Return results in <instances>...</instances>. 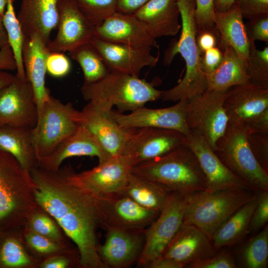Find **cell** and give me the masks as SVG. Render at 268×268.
Here are the masks:
<instances>
[{
    "label": "cell",
    "instance_id": "11a10c76",
    "mask_svg": "<svg viewBox=\"0 0 268 268\" xmlns=\"http://www.w3.org/2000/svg\"><path fill=\"white\" fill-rule=\"evenodd\" d=\"M184 266L173 260L160 257L152 260L147 268H182Z\"/></svg>",
    "mask_w": 268,
    "mask_h": 268
},
{
    "label": "cell",
    "instance_id": "9f6ffc18",
    "mask_svg": "<svg viewBox=\"0 0 268 268\" xmlns=\"http://www.w3.org/2000/svg\"><path fill=\"white\" fill-rule=\"evenodd\" d=\"M235 2V0H214L215 12H222L230 8Z\"/></svg>",
    "mask_w": 268,
    "mask_h": 268
},
{
    "label": "cell",
    "instance_id": "e0dca14e",
    "mask_svg": "<svg viewBox=\"0 0 268 268\" xmlns=\"http://www.w3.org/2000/svg\"><path fill=\"white\" fill-rule=\"evenodd\" d=\"M58 11L57 33L47 45L50 52H69L95 37V27L85 18L74 0H59Z\"/></svg>",
    "mask_w": 268,
    "mask_h": 268
},
{
    "label": "cell",
    "instance_id": "7dc6e473",
    "mask_svg": "<svg viewBox=\"0 0 268 268\" xmlns=\"http://www.w3.org/2000/svg\"><path fill=\"white\" fill-rule=\"evenodd\" d=\"M243 18L248 20L268 14V0H235Z\"/></svg>",
    "mask_w": 268,
    "mask_h": 268
},
{
    "label": "cell",
    "instance_id": "484cf974",
    "mask_svg": "<svg viewBox=\"0 0 268 268\" xmlns=\"http://www.w3.org/2000/svg\"><path fill=\"white\" fill-rule=\"evenodd\" d=\"M50 52L47 44L37 35L24 37L22 59L26 78L34 92L38 116L50 95L45 84L46 59Z\"/></svg>",
    "mask_w": 268,
    "mask_h": 268
},
{
    "label": "cell",
    "instance_id": "ffe728a7",
    "mask_svg": "<svg viewBox=\"0 0 268 268\" xmlns=\"http://www.w3.org/2000/svg\"><path fill=\"white\" fill-rule=\"evenodd\" d=\"M95 37L107 42L137 47H159L156 39L133 14L119 11L95 27Z\"/></svg>",
    "mask_w": 268,
    "mask_h": 268
},
{
    "label": "cell",
    "instance_id": "4dcf8cb0",
    "mask_svg": "<svg viewBox=\"0 0 268 268\" xmlns=\"http://www.w3.org/2000/svg\"><path fill=\"white\" fill-rule=\"evenodd\" d=\"M258 201V195L238 209L217 229L211 239L216 251L238 243L248 233L251 217Z\"/></svg>",
    "mask_w": 268,
    "mask_h": 268
},
{
    "label": "cell",
    "instance_id": "ac0fdd59",
    "mask_svg": "<svg viewBox=\"0 0 268 268\" xmlns=\"http://www.w3.org/2000/svg\"><path fill=\"white\" fill-rule=\"evenodd\" d=\"M184 145L193 152L199 162L205 178L206 191L250 189L222 163L201 133L191 130Z\"/></svg>",
    "mask_w": 268,
    "mask_h": 268
},
{
    "label": "cell",
    "instance_id": "681fc988",
    "mask_svg": "<svg viewBox=\"0 0 268 268\" xmlns=\"http://www.w3.org/2000/svg\"><path fill=\"white\" fill-rule=\"evenodd\" d=\"M196 41L202 55L205 51L215 47H218L220 37L216 29L205 30L197 32Z\"/></svg>",
    "mask_w": 268,
    "mask_h": 268
},
{
    "label": "cell",
    "instance_id": "f5cc1de1",
    "mask_svg": "<svg viewBox=\"0 0 268 268\" xmlns=\"http://www.w3.org/2000/svg\"><path fill=\"white\" fill-rule=\"evenodd\" d=\"M117 0L118 4V11L126 14H134L149 0Z\"/></svg>",
    "mask_w": 268,
    "mask_h": 268
},
{
    "label": "cell",
    "instance_id": "94428289",
    "mask_svg": "<svg viewBox=\"0 0 268 268\" xmlns=\"http://www.w3.org/2000/svg\"></svg>",
    "mask_w": 268,
    "mask_h": 268
},
{
    "label": "cell",
    "instance_id": "7bdbcfd3",
    "mask_svg": "<svg viewBox=\"0 0 268 268\" xmlns=\"http://www.w3.org/2000/svg\"><path fill=\"white\" fill-rule=\"evenodd\" d=\"M64 53L50 52L46 59L47 72L55 77L67 75L71 69V64Z\"/></svg>",
    "mask_w": 268,
    "mask_h": 268
},
{
    "label": "cell",
    "instance_id": "74e56055",
    "mask_svg": "<svg viewBox=\"0 0 268 268\" xmlns=\"http://www.w3.org/2000/svg\"><path fill=\"white\" fill-rule=\"evenodd\" d=\"M0 262L9 268H22L32 264L31 258L21 243L12 238L3 243L0 250Z\"/></svg>",
    "mask_w": 268,
    "mask_h": 268
},
{
    "label": "cell",
    "instance_id": "6f0895ef",
    "mask_svg": "<svg viewBox=\"0 0 268 268\" xmlns=\"http://www.w3.org/2000/svg\"><path fill=\"white\" fill-rule=\"evenodd\" d=\"M13 75L6 70L0 69V90L10 83L14 78Z\"/></svg>",
    "mask_w": 268,
    "mask_h": 268
},
{
    "label": "cell",
    "instance_id": "836d02e7",
    "mask_svg": "<svg viewBox=\"0 0 268 268\" xmlns=\"http://www.w3.org/2000/svg\"><path fill=\"white\" fill-rule=\"evenodd\" d=\"M14 0H8L2 17L8 43L12 50L16 65V74L21 79H26L22 59L24 36L17 19L14 6Z\"/></svg>",
    "mask_w": 268,
    "mask_h": 268
},
{
    "label": "cell",
    "instance_id": "8992f818",
    "mask_svg": "<svg viewBox=\"0 0 268 268\" xmlns=\"http://www.w3.org/2000/svg\"><path fill=\"white\" fill-rule=\"evenodd\" d=\"M34 189L30 172L0 149V221L12 218L17 224H27L32 215L41 209Z\"/></svg>",
    "mask_w": 268,
    "mask_h": 268
},
{
    "label": "cell",
    "instance_id": "ee69618b",
    "mask_svg": "<svg viewBox=\"0 0 268 268\" xmlns=\"http://www.w3.org/2000/svg\"><path fill=\"white\" fill-rule=\"evenodd\" d=\"M237 262L229 252H222L217 255L188 265L190 268H235Z\"/></svg>",
    "mask_w": 268,
    "mask_h": 268
},
{
    "label": "cell",
    "instance_id": "d590c367",
    "mask_svg": "<svg viewBox=\"0 0 268 268\" xmlns=\"http://www.w3.org/2000/svg\"><path fill=\"white\" fill-rule=\"evenodd\" d=\"M246 70L249 82L268 89V46L257 49L255 43H250Z\"/></svg>",
    "mask_w": 268,
    "mask_h": 268
},
{
    "label": "cell",
    "instance_id": "f6af8a7d",
    "mask_svg": "<svg viewBox=\"0 0 268 268\" xmlns=\"http://www.w3.org/2000/svg\"><path fill=\"white\" fill-rule=\"evenodd\" d=\"M25 238L28 245L34 251L40 254L54 253L61 249L58 242L31 230L25 234Z\"/></svg>",
    "mask_w": 268,
    "mask_h": 268
},
{
    "label": "cell",
    "instance_id": "d4e9b609",
    "mask_svg": "<svg viewBox=\"0 0 268 268\" xmlns=\"http://www.w3.org/2000/svg\"><path fill=\"white\" fill-rule=\"evenodd\" d=\"M59 0H22L17 15L24 37L39 36L47 44L58 23Z\"/></svg>",
    "mask_w": 268,
    "mask_h": 268
},
{
    "label": "cell",
    "instance_id": "44dd1931",
    "mask_svg": "<svg viewBox=\"0 0 268 268\" xmlns=\"http://www.w3.org/2000/svg\"><path fill=\"white\" fill-rule=\"evenodd\" d=\"M90 42L99 52L110 71L138 76L143 68L154 67L158 62V58L151 54V48L107 42L95 37Z\"/></svg>",
    "mask_w": 268,
    "mask_h": 268
},
{
    "label": "cell",
    "instance_id": "5bb4252c",
    "mask_svg": "<svg viewBox=\"0 0 268 268\" xmlns=\"http://www.w3.org/2000/svg\"><path fill=\"white\" fill-rule=\"evenodd\" d=\"M95 199L104 228H146L160 213L142 206L122 192Z\"/></svg>",
    "mask_w": 268,
    "mask_h": 268
},
{
    "label": "cell",
    "instance_id": "ba28073f",
    "mask_svg": "<svg viewBox=\"0 0 268 268\" xmlns=\"http://www.w3.org/2000/svg\"><path fill=\"white\" fill-rule=\"evenodd\" d=\"M79 111L50 95L38 114L33 128V142L39 162L51 154L79 126Z\"/></svg>",
    "mask_w": 268,
    "mask_h": 268
},
{
    "label": "cell",
    "instance_id": "3957f363",
    "mask_svg": "<svg viewBox=\"0 0 268 268\" xmlns=\"http://www.w3.org/2000/svg\"><path fill=\"white\" fill-rule=\"evenodd\" d=\"M132 173L170 192L186 195L206 190L205 176L193 152L183 145L156 159L134 166Z\"/></svg>",
    "mask_w": 268,
    "mask_h": 268
},
{
    "label": "cell",
    "instance_id": "8fae6325",
    "mask_svg": "<svg viewBox=\"0 0 268 268\" xmlns=\"http://www.w3.org/2000/svg\"><path fill=\"white\" fill-rule=\"evenodd\" d=\"M186 136L173 130L155 128L133 129L123 155L134 166L164 156L183 145Z\"/></svg>",
    "mask_w": 268,
    "mask_h": 268
},
{
    "label": "cell",
    "instance_id": "9a60e30c",
    "mask_svg": "<svg viewBox=\"0 0 268 268\" xmlns=\"http://www.w3.org/2000/svg\"><path fill=\"white\" fill-rule=\"evenodd\" d=\"M98 252L105 268H123L136 262L142 252L145 228L105 227Z\"/></svg>",
    "mask_w": 268,
    "mask_h": 268
},
{
    "label": "cell",
    "instance_id": "d6986e66",
    "mask_svg": "<svg viewBox=\"0 0 268 268\" xmlns=\"http://www.w3.org/2000/svg\"><path fill=\"white\" fill-rule=\"evenodd\" d=\"M111 112L88 102L79 111V121L112 158L122 155L132 130L121 127L112 117Z\"/></svg>",
    "mask_w": 268,
    "mask_h": 268
},
{
    "label": "cell",
    "instance_id": "2e32d148",
    "mask_svg": "<svg viewBox=\"0 0 268 268\" xmlns=\"http://www.w3.org/2000/svg\"><path fill=\"white\" fill-rule=\"evenodd\" d=\"M188 100L178 101L175 105L164 108L149 109L142 107L128 114L111 112L116 122L126 130L143 128L170 129L185 136L191 132L186 121Z\"/></svg>",
    "mask_w": 268,
    "mask_h": 268
},
{
    "label": "cell",
    "instance_id": "6da1fadb",
    "mask_svg": "<svg viewBox=\"0 0 268 268\" xmlns=\"http://www.w3.org/2000/svg\"><path fill=\"white\" fill-rule=\"evenodd\" d=\"M74 172L70 166L55 171L38 166L32 169L35 200L75 244L78 266L105 268L98 252L96 233L102 226L99 211L95 198L75 180Z\"/></svg>",
    "mask_w": 268,
    "mask_h": 268
},
{
    "label": "cell",
    "instance_id": "680465c9",
    "mask_svg": "<svg viewBox=\"0 0 268 268\" xmlns=\"http://www.w3.org/2000/svg\"><path fill=\"white\" fill-rule=\"evenodd\" d=\"M8 45L7 34L4 27L2 17L0 16V49Z\"/></svg>",
    "mask_w": 268,
    "mask_h": 268
},
{
    "label": "cell",
    "instance_id": "83f0119b",
    "mask_svg": "<svg viewBox=\"0 0 268 268\" xmlns=\"http://www.w3.org/2000/svg\"><path fill=\"white\" fill-rule=\"evenodd\" d=\"M214 21L220 37L219 47H231L246 66L250 42L238 4L235 2L227 10L215 12Z\"/></svg>",
    "mask_w": 268,
    "mask_h": 268
},
{
    "label": "cell",
    "instance_id": "7402d4cb",
    "mask_svg": "<svg viewBox=\"0 0 268 268\" xmlns=\"http://www.w3.org/2000/svg\"><path fill=\"white\" fill-rule=\"evenodd\" d=\"M228 123L244 127L268 110V89L250 82L228 89L223 105Z\"/></svg>",
    "mask_w": 268,
    "mask_h": 268
},
{
    "label": "cell",
    "instance_id": "1f68e13d",
    "mask_svg": "<svg viewBox=\"0 0 268 268\" xmlns=\"http://www.w3.org/2000/svg\"><path fill=\"white\" fill-rule=\"evenodd\" d=\"M121 192L142 206L159 212L165 205L171 193L161 185L132 173Z\"/></svg>",
    "mask_w": 268,
    "mask_h": 268
},
{
    "label": "cell",
    "instance_id": "ab89813d",
    "mask_svg": "<svg viewBox=\"0 0 268 268\" xmlns=\"http://www.w3.org/2000/svg\"><path fill=\"white\" fill-rule=\"evenodd\" d=\"M195 19L197 32L215 28L214 0H195Z\"/></svg>",
    "mask_w": 268,
    "mask_h": 268
},
{
    "label": "cell",
    "instance_id": "f907efd6",
    "mask_svg": "<svg viewBox=\"0 0 268 268\" xmlns=\"http://www.w3.org/2000/svg\"><path fill=\"white\" fill-rule=\"evenodd\" d=\"M250 134L268 133V110L254 118L245 127Z\"/></svg>",
    "mask_w": 268,
    "mask_h": 268
},
{
    "label": "cell",
    "instance_id": "30bf717a",
    "mask_svg": "<svg viewBox=\"0 0 268 268\" xmlns=\"http://www.w3.org/2000/svg\"><path fill=\"white\" fill-rule=\"evenodd\" d=\"M228 90H206L188 100L186 121L189 128L201 133L214 151L228 124L223 107Z\"/></svg>",
    "mask_w": 268,
    "mask_h": 268
},
{
    "label": "cell",
    "instance_id": "d6a6232c",
    "mask_svg": "<svg viewBox=\"0 0 268 268\" xmlns=\"http://www.w3.org/2000/svg\"><path fill=\"white\" fill-rule=\"evenodd\" d=\"M69 53L82 70L84 82L97 81L110 71L99 52L90 42L78 46Z\"/></svg>",
    "mask_w": 268,
    "mask_h": 268
},
{
    "label": "cell",
    "instance_id": "52a82bcc",
    "mask_svg": "<svg viewBox=\"0 0 268 268\" xmlns=\"http://www.w3.org/2000/svg\"><path fill=\"white\" fill-rule=\"evenodd\" d=\"M250 134L243 125L228 123L214 152L222 163L255 192L268 191V172L258 163L248 142Z\"/></svg>",
    "mask_w": 268,
    "mask_h": 268
},
{
    "label": "cell",
    "instance_id": "db71d44e",
    "mask_svg": "<svg viewBox=\"0 0 268 268\" xmlns=\"http://www.w3.org/2000/svg\"><path fill=\"white\" fill-rule=\"evenodd\" d=\"M70 264V260L64 256H53L46 260L41 265L42 268H66Z\"/></svg>",
    "mask_w": 268,
    "mask_h": 268
},
{
    "label": "cell",
    "instance_id": "f35d334b",
    "mask_svg": "<svg viewBox=\"0 0 268 268\" xmlns=\"http://www.w3.org/2000/svg\"><path fill=\"white\" fill-rule=\"evenodd\" d=\"M31 231L59 242L61 235L54 221L40 210L33 213L27 223Z\"/></svg>",
    "mask_w": 268,
    "mask_h": 268
},
{
    "label": "cell",
    "instance_id": "c3c4849f",
    "mask_svg": "<svg viewBox=\"0 0 268 268\" xmlns=\"http://www.w3.org/2000/svg\"><path fill=\"white\" fill-rule=\"evenodd\" d=\"M223 58V51L218 47L209 49L201 56V68L204 73L209 74L219 65Z\"/></svg>",
    "mask_w": 268,
    "mask_h": 268
},
{
    "label": "cell",
    "instance_id": "9c48e42d",
    "mask_svg": "<svg viewBox=\"0 0 268 268\" xmlns=\"http://www.w3.org/2000/svg\"><path fill=\"white\" fill-rule=\"evenodd\" d=\"M188 195L171 192L158 216L145 230L138 268H147L153 260L160 257L183 221Z\"/></svg>",
    "mask_w": 268,
    "mask_h": 268
},
{
    "label": "cell",
    "instance_id": "4316f807",
    "mask_svg": "<svg viewBox=\"0 0 268 268\" xmlns=\"http://www.w3.org/2000/svg\"><path fill=\"white\" fill-rule=\"evenodd\" d=\"M133 14L156 39L175 36L182 27L177 0H149Z\"/></svg>",
    "mask_w": 268,
    "mask_h": 268
},
{
    "label": "cell",
    "instance_id": "7a4b0ae2",
    "mask_svg": "<svg viewBox=\"0 0 268 268\" xmlns=\"http://www.w3.org/2000/svg\"><path fill=\"white\" fill-rule=\"evenodd\" d=\"M182 20V30L178 40H174L165 53L163 62L169 65L174 57L180 54L186 63V73L183 79L173 88L163 91V101L188 100L203 93L207 89L206 74L201 68V54L198 47L195 19V0H178Z\"/></svg>",
    "mask_w": 268,
    "mask_h": 268
},
{
    "label": "cell",
    "instance_id": "e575fe53",
    "mask_svg": "<svg viewBox=\"0 0 268 268\" xmlns=\"http://www.w3.org/2000/svg\"><path fill=\"white\" fill-rule=\"evenodd\" d=\"M240 259L245 268H266L268 262V224L249 239L240 252Z\"/></svg>",
    "mask_w": 268,
    "mask_h": 268
},
{
    "label": "cell",
    "instance_id": "277c9868",
    "mask_svg": "<svg viewBox=\"0 0 268 268\" xmlns=\"http://www.w3.org/2000/svg\"><path fill=\"white\" fill-rule=\"evenodd\" d=\"M163 91L138 76L114 71L95 82H84L81 88L88 102L109 111L115 106L121 112L144 107L161 98Z\"/></svg>",
    "mask_w": 268,
    "mask_h": 268
},
{
    "label": "cell",
    "instance_id": "91938a15",
    "mask_svg": "<svg viewBox=\"0 0 268 268\" xmlns=\"http://www.w3.org/2000/svg\"><path fill=\"white\" fill-rule=\"evenodd\" d=\"M7 2L8 0H0V16L2 17L4 14Z\"/></svg>",
    "mask_w": 268,
    "mask_h": 268
},
{
    "label": "cell",
    "instance_id": "f546056e",
    "mask_svg": "<svg viewBox=\"0 0 268 268\" xmlns=\"http://www.w3.org/2000/svg\"><path fill=\"white\" fill-rule=\"evenodd\" d=\"M223 58L218 67L206 74L207 90L225 91L233 86L250 82L246 65L230 46L222 49Z\"/></svg>",
    "mask_w": 268,
    "mask_h": 268
},
{
    "label": "cell",
    "instance_id": "f1b7e54d",
    "mask_svg": "<svg viewBox=\"0 0 268 268\" xmlns=\"http://www.w3.org/2000/svg\"><path fill=\"white\" fill-rule=\"evenodd\" d=\"M0 149L11 155L29 172L38 166L32 128L0 126Z\"/></svg>",
    "mask_w": 268,
    "mask_h": 268
},
{
    "label": "cell",
    "instance_id": "bcb514c9",
    "mask_svg": "<svg viewBox=\"0 0 268 268\" xmlns=\"http://www.w3.org/2000/svg\"><path fill=\"white\" fill-rule=\"evenodd\" d=\"M245 24L250 43L256 40L268 43V14L249 20Z\"/></svg>",
    "mask_w": 268,
    "mask_h": 268
},
{
    "label": "cell",
    "instance_id": "5b68a950",
    "mask_svg": "<svg viewBox=\"0 0 268 268\" xmlns=\"http://www.w3.org/2000/svg\"><path fill=\"white\" fill-rule=\"evenodd\" d=\"M258 195L249 189L205 190L188 195L183 223L196 226L211 240L234 212Z\"/></svg>",
    "mask_w": 268,
    "mask_h": 268
},
{
    "label": "cell",
    "instance_id": "cb8c5ba5",
    "mask_svg": "<svg viewBox=\"0 0 268 268\" xmlns=\"http://www.w3.org/2000/svg\"><path fill=\"white\" fill-rule=\"evenodd\" d=\"M81 156H95L99 160V164L111 159L89 130L80 125L72 134L42 159L38 166L46 170L55 171L61 168L65 159Z\"/></svg>",
    "mask_w": 268,
    "mask_h": 268
},
{
    "label": "cell",
    "instance_id": "816d5d0a",
    "mask_svg": "<svg viewBox=\"0 0 268 268\" xmlns=\"http://www.w3.org/2000/svg\"><path fill=\"white\" fill-rule=\"evenodd\" d=\"M0 69L16 70V62L9 44L0 49Z\"/></svg>",
    "mask_w": 268,
    "mask_h": 268
},
{
    "label": "cell",
    "instance_id": "8d00e7d4",
    "mask_svg": "<svg viewBox=\"0 0 268 268\" xmlns=\"http://www.w3.org/2000/svg\"><path fill=\"white\" fill-rule=\"evenodd\" d=\"M74 0L85 18L94 27L118 11L117 0Z\"/></svg>",
    "mask_w": 268,
    "mask_h": 268
},
{
    "label": "cell",
    "instance_id": "7c38bea8",
    "mask_svg": "<svg viewBox=\"0 0 268 268\" xmlns=\"http://www.w3.org/2000/svg\"><path fill=\"white\" fill-rule=\"evenodd\" d=\"M38 109L32 86L27 79L15 75L13 80L0 90V126L33 128Z\"/></svg>",
    "mask_w": 268,
    "mask_h": 268
},
{
    "label": "cell",
    "instance_id": "b9f144b4",
    "mask_svg": "<svg viewBox=\"0 0 268 268\" xmlns=\"http://www.w3.org/2000/svg\"><path fill=\"white\" fill-rule=\"evenodd\" d=\"M268 221V191L258 193V201L250 222L248 233L263 228Z\"/></svg>",
    "mask_w": 268,
    "mask_h": 268
},
{
    "label": "cell",
    "instance_id": "603a6c76",
    "mask_svg": "<svg viewBox=\"0 0 268 268\" xmlns=\"http://www.w3.org/2000/svg\"><path fill=\"white\" fill-rule=\"evenodd\" d=\"M215 250L211 240L196 226L182 223L161 257L188 265L213 256Z\"/></svg>",
    "mask_w": 268,
    "mask_h": 268
},
{
    "label": "cell",
    "instance_id": "60d3db41",
    "mask_svg": "<svg viewBox=\"0 0 268 268\" xmlns=\"http://www.w3.org/2000/svg\"><path fill=\"white\" fill-rule=\"evenodd\" d=\"M248 142L255 158L268 172V133H251L248 136Z\"/></svg>",
    "mask_w": 268,
    "mask_h": 268
},
{
    "label": "cell",
    "instance_id": "4fadbf2b",
    "mask_svg": "<svg viewBox=\"0 0 268 268\" xmlns=\"http://www.w3.org/2000/svg\"><path fill=\"white\" fill-rule=\"evenodd\" d=\"M134 164L126 156L113 157L89 170L74 172L75 180L94 198L121 192L126 185Z\"/></svg>",
    "mask_w": 268,
    "mask_h": 268
}]
</instances>
